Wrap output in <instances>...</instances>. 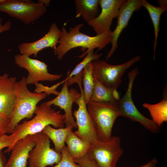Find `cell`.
<instances>
[{
	"mask_svg": "<svg viewBox=\"0 0 167 167\" xmlns=\"http://www.w3.org/2000/svg\"><path fill=\"white\" fill-rule=\"evenodd\" d=\"M74 160L81 167H98L95 161L88 152L83 157Z\"/></svg>",
	"mask_w": 167,
	"mask_h": 167,
	"instance_id": "cell-28",
	"label": "cell"
},
{
	"mask_svg": "<svg viewBox=\"0 0 167 167\" xmlns=\"http://www.w3.org/2000/svg\"><path fill=\"white\" fill-rule=\"evenodd\" d=\"M61 153L62 156L59 162L51 167H81L71 156L66 146L64 147Z\"/></svg>",
	"mask_w": 167,
	"mask_h": 167,
	"instance_id": "cell-26",
	"label": "cell"
},
{
	"mask_svg": "<svg viewBox=\"0 0 167 167\" xmlns=\"http://www.w3.org/2000/svg\"><path fill=\"white\" fill-rule=\"evenodd\" d=\"M97 140L107 141L112 137L114 123L121 112L118 104L95 102L90 100L87 104Z\"/></svg>",
	"mask_w": 167,
	"mask_h": 167,
	"instance_id": "cell-4",
	"label": "cell"
},
{
	"mask_svg": "<svg viewBox=\"0 0 167 167\" xmlns=\"http://www.w3.org/2000/svg\"><path fill=\"white\" fill-rule=\"evenodd\" d=\"M143 0H124L121 6L117 18V24L112 33L111 47L106 60L113 54L118 47V41L123 30L127 26L133 14L143 6Z\"/></svg>",
	"mask_w": 167,
	"mask_h": 167,
	"instance_id": "cell-13",
	"label": "cell"
},
{
	"mask_svg": "<svg viewBox=\"0 0 167 167\" xmlns=\"http://www.w3.org/2000/svg\"><path fill=\"white\" fill-rule=\"evenodd\" d=\"M16 79L6 73L0 75V113L7 119H10L14 108Z\"/></svg>",
	"mask_w": 167,
	"mask_h": 167,
	"instance_id": "cell-16",
	"label": "cell"
},
{
	"mask_svg": "<svg viewBox=\"0 0 167 167\" xmlns=\"http://www.w3.org/2000/svg\"><path fill=\"white\" fill-rule=\"evenodd\" d=\"M35 144L30 152L28 160V167L53 166L60 161L61 153L50 146L49 138L42 131L35 134Z\"/></svg>",
	"mask_w": 167,
	"mask_h": 167,
	"instance_id": "cell-9",
	"label": "cell"
},
{
	"mask_svg": "<svg viewBox=\"0 0 167 167\" xmlns=\"http://www.w3.org/2000/svg\"><path fill=\"white\" fill-rule=\"evenodd\" d=\"M97 52H94L93 49L88 51L83 61L78 64L71 73L69 71H68L66 78L68 86L75 83L78 84L79 86L82 85L84 67L92 60L99 59L103 55L102 53H97Z\"/></svg>",
	"mask_w": 167,
	"mask_h": 167,
	"instance_id": "cell-22",
	"label": "cell"
},
{
	"mask_svg": "<svg viewBox=\"0 0 167 167\" xmlns=\"http://www.w3.org/2000/svg\"><path fill=\"white\" fill-rule=\"evenodd\" d=\"M121 140L118 136H112L107 141L96 140L92 144L88 153L98 167H116L119 158L123 153Z\"/></svg>",
	"mask_w": 167,
	"mask_h": 167,
	"instance_id": "cell-8",
	"label": "cell"
},
{
	"mask_svg": "<svg viewBox=\"0 0 167 167\" xmlns=\"http://www.w3.org/2000/svg\"><path fill=\"white\" fill-rule=\"evenodd\" d=\"M2 0H0V2L2 1Z\"/></svg>",
	"mask_w": 167,
	"mask_h": 167,
	"instance_id": "cell-35",
	"label": "cell"
},
{
	"mask_svg": "<svg viewBox=\"0 0 167 167\" xmlns=\"http://www.w3.org/2000/svg\"><path fill=\"white\" fill-rule=\"evenodd\" d=\"M163 93V99L160 102L152 104L144 103L143 107L149 111L152 120L159 126L161 127L163 123L167 122V95L166 88H165Z\"/></svg>",
	"mask_w": 167,
	"mask_h": 167,
	"instance_id": "cell-23",
	"label": "cell"
},
{
	"mask_svg": "<svg viewBox=\"0 0 167 167\" xmlns=\"http://www.w3.org/2000/svg\"><path fill=\"white\" fill-rule=\"evenodd\" d=\"M14 60L18 66L28 71V74L26 78L28 85L35 84L40 81H54L59 79L62 76L61 74L49 73L46 64L30 57L18 54L15 56Z\"/></svg>",
	"mask_w": 167,
	"mask_h": 167,
	"instance_id": "cell-10",
	"label": "cell"
},
{
	"mask_svg": "<svg viewBox=\"0 0 167 167\" xmlns=\"http://www.w3.org/2000/svg\"><path fill=\"white\" fill-rule=\"evenodd\" d=\"M141 59L140 56H136L124 63L117 65H111L99 59L92 60V76L107 87L117 90L125 71Z\"/></svg>",
	"mask_w": 167,
	"mask_h": 167,
	"instance_id": "cell-5",
	"label": "cell"
},
{
	"mask_svg": "<svg viewBox=\"0 0 167 167\" xmlns=\"http://www.w3.org/2000/svg\"><path fill=\"white\" fill-rule=\"evenodd\" d=\"M39 1L42 3L46 7L49 6L50 1L49 0H39Z\"/></svg>",
	"mask_w": 167,
	"mask_h": 167,
	"instance_id": "cell-34",
	"label": "cell"
},
{
	"mask_svg": "<svg viewBox=\"0 0 167 167\" xmlns=\"http://www.w3.org/2000/svg\"><path fill=\"white\" fill-rule=\"evenodd\" d=\"M94 88L90 100L118 104L120 98L117 89L109 88L94 79Z\"/></svg>",
	"mask_w": 167,
	"mask_h": 167,
	"instance_id": "cell-18",
	"label": "cell"
},
{
	"mask_svg": "<svg viewBox=\"0 0 167 167\" xmlns=\"http://www.w3.org/2000/svg\"><path fill=\"white\" fill-rule=\"evenodd\" d=\"M61 34V30L56 23H53L43 37L33 42L21 43L18 46V49L21 54L28 57L33 55L36 57L38 53L45 49H54L58 43Z\"/></svg>",
	"mask_w": 167,
	"mask_h": 167,
	"instance_id": "cell-14",
	"label": "cell"
},
{
	"mask_svg": "<svg viewBox=\"0 0 167 167\" xmlns=\"http://www.w3.org/2000/svg\"><path fill=\"white\" fill-rule=\"evenodd\" d=\"M2 18H0V34L2 32L8 31L11 28V23L9 21H7L2 24Z\"/></svg>",
	"mask_w": 167,
	"mask_h": 167,
	"instance_id": "cell-31",
	"label": "cell"
},
{
	"mask_svg": "<svg viewBox=\"0 0 167 167\" xmlns=\"http://www.w3.org/2000/svg\"><path fill=\"white\" fill-rule=\"evenodd\" d=\"M75 17H81L87 23L97 16L99 0H75Z\"/></svg>",
	"mask_w": 167,
	"mask_h": 167,
	"instance_id": "cell-21",
	"label": "cell"
},
{
	"mask_svg": "<svg viewBox=\"0 0 167 167\" xmlns=\"http://www.w3.org/2000/svg\"><path fill=\"white\" fill-rule=\"evenodd\" d=\"M139 73L138 68H135L128 73L129 82L127 89L125 94L120 98L118 103L121 112V116L128 118L133 121L139 122L152 132L157 133L160 131V127L152 119L147 118L140 113L132 100V92L133 84Z\"/></svg>",
	"mask_w": 167,
	"mask_h": 167,
	"instance_id": "cell-7",
	"label": "cell"
},
{
	"mask_svg": "<svg viewBox=\"0 0 167 167\" xmlns=\"http://www.w3.org/2000/svg\"><path fill=\"white\" fill-rule=\"evenodd\" d=\"M158 162L157 159L154 158L146 164L139 167H156Z\"/></svg>",
	"mask_w": 167,
	"mask_h": 167,
	"instance_id": "cell-32",
	"label": "cell"
},
{
	"mask_svg": "<svg viewBox=\"0 0 167 167\" xmlns=\"http://www.w3.org/2000/svg\"><path fill=\"white\" fill-rule=\"evenodd\" d=\"M46 7L38 0H2L0 2V11L28 24L36 20L46 12Z\"/></svg>",
	"mask_w": 167,
	"mask_h": 167,
	"instance_id": "cell-6",
	"label": "cell"
},
{
	"mask_svg": "<svg viewBox=\"0 0 167 167\" xmlns=\"http://www.w3.org/2000/svg\"><path fill=\"white\" fill-rule=\"evenodd\" d=\"M61 91L54 99L47 101L50 105L59 107L63 110L65 116V124L66 127L70 126L77 128L72 112L73 104L80 95V92L76 89L71 88L68 89L67 79Z\"/></svg>",
	"mask_w": 167,
	"mask_h": 167,
	"instance_id": "cell-15",
	"label": "cell"
},
{
	"mask_svg": "<svg viewBox=\"0 0 167 167\" xmlns=\"http://www.w3.org/2000/svg\"><path fill=\"white\" fill-rule=\"evenodd\" d=\"M73 128V126H70L65 128H55L52 127L51 125H48L45 128L42 132L52 141L54 150L57 152L61 153L65 146V141L68 134Z\"/></svg>",
	"mask_w": 167,
	"mask_h": 167,
	"instance_id": "cell-24",
	"label": "cell"
},
{
	"mask_svg": "<svg viewBox=\"0 0 167 167\" xmlns=\"http://www.w3.org/2000/svg\"><path fill=\"white\" fill-rule=\"evenodd\" d=\"M26 77L23 76L15 85V100L7 133L11 134L20 121L33 116L37 104L47 96L45 92L37 93L31 92L27 87Z\"/></svg>",
	"mask_w": 167,
	"mask_h": 167,
	"instance_id": "cell-3",
	"label": "cell"
},
{
	"mask_svg": "<svg viewBox=\"0 0 167 167\" xmlns=\"http://www.w3.org/2000/svg\"><path fill=\"white\" fill-rule=\"evenodd\" d=\"M65 143L71 156L74 160L80 159L85 155L89 152L91 144L83 141L75 134L72 130L68 134Z\"/></svg>",
	"mask_w": 167,
	"mask_h": 167,
	"instance_id": "cell-20",
	"label": "cell"
},
{
	"mask_svg": "<svg viewBox=\"0 0 167 167\" xmlns=\"http://www.w3.org/2000/svg\"><path fill=\"white\" fill-rule=\"evenodd\" d=\"M34 114L35 116L30 120H26L17 124L9 135L13 142L10 152L15 143L19 139L28 135L41 132L47 126L52 125L55 128L64 127L65 114L55 111L47 102L37 105Z\"/></svg>",
	"mask_w": 167,
	"mask_h": 167,
	"instance_id": "cell-2",
	"label": "cell"
},
{
	"mask_svg": "<svg viewBox=\"0 0 167 167\" xmlns=\"http://www.w3.org/2000/svg\"><path fill=\"white\" fill-rule=\"evenodd\" d=\"M10 121V119L5 118L0 113V137L7 133V128Z\"/></svg>",
	"mask_w": 167,
	"mask_h": 167,
	"instance_id": "cell-30",
	"label": "cell"
},
{
	"mask_svg": "<svg viewBox=\"0 0 167 167\" xmlns=\"http://www.w3.org/2000/svg\"><path fill=\"white\" fill-rule=\"evenodd\" d=\"M82 81L84 86V100L87 105L90 100L94 88L91 61L83 69Z\"/></svg>",
	"mask_w": 167,
	"mask_h": 167,
	"instance_id": "cell-25",
	"label": "cell"
},
{
	"mask_svg": "<svg viewBox=\"0 0 167 167\" xmlns=\"http://www.w3.org/2000/svg\"><path fill=\"white\" fill-rule=\"evenodd\" d=\"M66 80V78L64 80L52 85L50 87L45 86L39 82L37 83L34 84L36 88L34 92L37 93H40L43 92L45 93L47 96H49L50 94H53L57 96L59 92L57 91L56 89L59 85L64 84Z\"/></svg>",
	"mask_w": 167,
	"mask_h": 167,
	"instance_id": "cell-27",
	"label": "cell"
},
{
	"mask_svg": "<svg viewBox=\"0 0 167 167\" xmlns=\"http://www.w3.org/2000/svg\"><path fill=\"white\" fill-rule=\"evenodd\" d=\"M80 96L74 103L78 105L77 109L73 113L76 119L77 130L74 132L82 140L92 144L98 140L92 121L88 111L84 98V92L82 86L79 87Z\"/></svg>",
	"mask_w": 167,
	"mask_h": 167,
	"instance_id": "cell-11",
	"label": "cell"
},
{
	"mask_svg": "<svg viewBox=\"0 0 167 167\" xmlns=\"http://www.w3.org/2000/svg\"><path fill=\"white\" fill-rule=\"evenodd\" d=\"M159 6H156L150 4L145 0H143V6L147 10L152 21L154 31V41L153 46V59L157 44V39L160 30V22L162 14L167 10V2L165 0H160L157 1Z\"/></svg>",
	"mask_w": 167,
	"mask_h": 167,
	"instance_id": "cell-19",
	"label": "cell"
},
{
	"mask_svg": "<svg viewBox=\"0 0 167 167\" xmlns=\"http://www.w3.org/2000/svg\"><path fill=\"white\" fill-rule=\"evenodd\" d=\"M124 0H99L100 14L87 24L97 35L110 30L114 18L118 15L120 7Z\"/></svg>",
	"mask_w": 167,
	"mask_h": 167,
	"instance_id": "cell-12",
	"label": "cell"
},
{
	"mask_svg": "<svg viewBox=\"0 0 167 167\" xmlns=\"http://www.w3.org/2000/svg\"><path fill=\"white\" fill-rule=\"evenodd\" d=\"M35 144V135L19 139L13 145L4 167H26L29 153Z\"/></svg>",
	"mask_w": 167,
	"mask_h": 167,
	"instance_id": "cell-17",
	"label": "cell"
},
{
	"mask_svg": "<svg viewBox=\"0 0 167 167\" xmlns=\"http://www.w3.org/2000/svg\"><path fill=\"white\" fill-rule=\"evenodd\" d=\"M5 157L2 150L0 151V167H4L6 162Z\"/></svg>",
	"mask_w": 167,
	"mask_h": 167,
	"instance_id": "cell-33",
	"label": "cell"
},
{
	"mask_svg": "<svg viewBox=\"0 0 167 167\" xmlns=\"http://www.w3.org/2000/svg\"><path fill=\"white\" fill-rule=\"evenodd\" d=\"M83 26V24L80 23L70 28L69 32L64 27L62 28L58 45L53 49L54 55L58 59H62L68 51L77 47L84 48V51L88 49L85 53L78 56L81 58L90 50L97 48L98 51L111 43L112 33L111 29L102 34L90 36L80 32V29Z\"/></svg>",
	"mask_w": 167,
	"mask_h": 167,
	"instance_id": "cell-1",
	"label": "cell"
},
{
	"mask_svg": "<svg viewBox=\"0 0 167 167\" xmlns=\"http://www.w3.org/2000/svg\"><path fill=\"white\" fill-rule=\"evenodd\" d=\"M13 142L11 139L10 135H5L0 137V151L7 148L4 152H10V149L12 145Z\"/></svg>",
	"mask_w": 167,
	"mask_h": 167,
	"instance_id": "cell-29",
	"label": "cell"
}]
</instances>
